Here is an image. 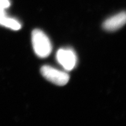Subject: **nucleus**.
Masks as SVG:
<instances>
[{"mask_svg":"<svg viewBox=\"0 0 126 126\" xmlns=\"http://www.w3.org/2000/svg\"><path fill=\"white\" fill-rule=\"evenodd\" d=\"M6 1V0H0V2H2V1Z\"/></svg>","mask_w":126,"mask_h":126,"instance_id":"6","label":"nucleus"},{"mask_svg":"<svg viewBox=\"0 0 126 126\" xmlns=\"http://www.w3.org/2000/svg\"><path fill=\"white\" fill-rule=\"evenodd\" d=\"M0 25L14 31H18L21 28L19 22L14 18L8 17L5 13L0 14Z\"/></svg>","mask_w":126,"mask_h":126,"instance_id":"5","label":"nucleus"},{"mask_svg":"<svg viewBox=\"0 0 126 126\" xmlns=\"http://www.w3.org/2000/svg\"><path fill=\"white\" fill-rule=\"evenodd\" d=\"M56 58L58 63L67 71H71L76 65L77 56L75 52L71 48L59 50L57 53Z\"/></svg>","mask_w":126,"mask_h":126,"instance_id":"3","label":"nucleus"},{"mask_svg":"<svg viewBox=\"0 0 126 126\" xmlns=\"http://www.w3.org/2000/svg\"><path fill=\"white\" fill-rule=\"evenodd\" d=\"M32 42L34 53L39 57L45 58L50 54L52 50L51 42L42 31L34 29L32 32Z\"/></svg>","mask_w":126,"mask_h":126,"instance_id":"1","label":"nucleus"},{"mask_svg":"<svg viewBox=\"0 0 126 126\" xmlns=\"http://www.w3.org/2000/svg\"><path fill=\"white\" fill-rule=\"evenodd\" d=\"M41 74L47 81L59 86L65 85L70 79V76L67 72L48 65H45L42 67Z\"/></svg>","mask_w":126,"mask_h":126,"instance_id":"2","label":"nucleus"},{"mask_svg":"<svg viewBox=\"0 0 126 126\" xmlns=\"http://www.w3.org/2000/svg\"><path fill=\"white\" fill-rule=\"evenodd\" d=\"M126 24V12L123 11L108 18L103 22V28L109 32L116 31Z\"/></svg>","mask_w":126,"mask_h":126,"instance_id":"4","label":"nucleus"}]
</instances>
